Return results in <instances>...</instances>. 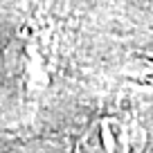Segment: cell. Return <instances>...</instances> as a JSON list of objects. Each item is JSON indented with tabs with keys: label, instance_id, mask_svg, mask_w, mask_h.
<instances>
[{
	"label": "cell",
	"instance_id": "1",
	"mask_svg": "<svg viewBox=\"0 0 153 153\" xmlns=\"http://www.w3.org/2000/svg\"><path fill=\"white\" fill-rule=\"evenodd\" d=\"M146 135L128 117H101L81 135L76 151L88 153H128L144 149Z\"/></svg>",
	"mask_w": 153,
	"mask_h": 153
}]
</instances>
